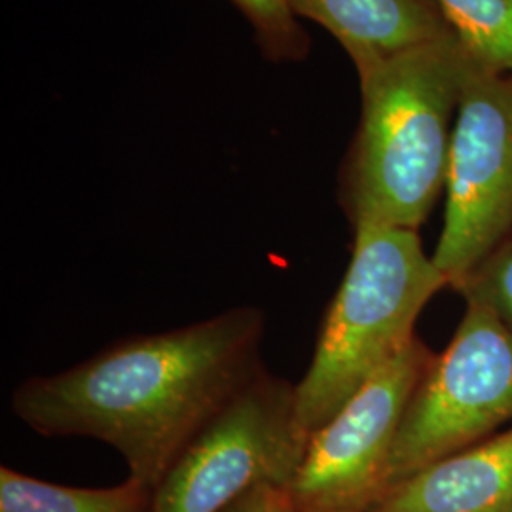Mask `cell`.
Here are the masks:
<instances>
[{
  "label": "cell",
  "mask_w": 512,
  "mask_h": 512,
  "mask_svg": "<svg viewBox=\"0 0 512 512\" xmlns=\"http://www.w3.org/2000/svg\"><path fill=\"white\" fill-rule=\"evenodd\" d=\"M264 313L239 306L181 329L126 338L19 385L12 410L46 437L107 442L152 492L203 427L262 370Z\"/></svg>",
  "instance_id": "cell-1"
},
{
  "label": "cell",
  "mask_w": 512,
  "mask_h": 512,
  "mask_svg": "<svg viewBox=\"0 0 512 512\" xmlns=\"http://www.w3.org/2000/svg\"><path fill=\"white\" fill-rule=\"evenodd\" d=\"M475 61L450 31L359 74L363 114L344 175L353 226L418 230L446 188L459 101Z\"/></svg>",
  "instance_id": "cell-2"
},
{
  "label": "cell",
  "mask_w": 512,
  "mask_h": 512,
  "mask_svg": "<svg viewBox=\"0 0 512 512\" xmlns=\"http://www.w3.org/2000/svg\"><path fill=\"white\" fill-rule=\"evenodd\" d=\"M448 287L418 230L355 224L348 272L330 302L313 359L294 384L296 420L311 435L408 348L425 304Z\"/></svg>",
  "instance_id": "cell-3"
},
{
  "label": "cell",
  "mask_w": 512,
  "mask_h": 512,
  "mask_svg": "<svg viewBox=\"0 0 512 512\" xmlns=\"http://www.w3.org/2000/svg\"><path fill=\"white\" fill-rule=\"evenodd\" d=\"M294 384L264 368L169 467L147 512H226L260 486H289L308 446Z\"/></svg>",
  "instance_id": "cell-4"
},
{
  "label": "cell",
  "mask_w": 512,
  "mask_h": 512,
  "mask_svg": "<svg viewBox=\"0 0 512 512\" xmlns=\"http://www.w3.org/2000/svg\"><path fill=\"white\" fill-rule=\"evenodd\" d=\"M465 304L452 342L435 355L406 406L385 492L512 423V330L484 304Z\"/></svg>",
  "instance_id": "cell-5"
},
{
  "label": "cell",
  "mask_w": 512,
  "mask_h": 512,
  "mask_svg": "<svg viewBox=\"0 0 512 512\" xmlns=\"http://www.w3.org/2000/svg\"><path fill=\"white\" fill-rule=\"evenodd\" d=\"M446 213L433 262L448 287L511 238L512 73L476 67L459 101L446 173Z\"/></svg>",
  "instance_id": "cell-6"
},
{
  "label": "cell",
  "mask_w": 512,
  "mask_h": 512,
  "mask_svg": "<svg viewBox=\"0 0 512 512\" xmlns=\"http://www.w3.org/2000/svg\"><path fill=\"white\" fill-rule=\"evenodd\" d=\"M435 355L414 340L374 374L306 446L289 484L298 512H368L385 494L406 406Z\"/></svg>",
  "instance_id": "cell-7"
},
{
  "label": "cell",
  "mask_w": 512,
  "mask_h": 512,
  "mask_svg": "<svg viewBox=\"0 0 512 512\" xmlns=\"http://www.w3.org/2000/svg\"><path fill=\"white\" fill-rule=\"evenodd\" d=\"M511 505L512 427L404 478L368 512H507Z\"/></svg>",
  "instance_id": "cell-8"
},
{
  "label": "cell",
  "mask_w": 512,
  "mask_h": 512,
  "mask_svg": "<svg viewBox=\"0 0 512 512\" xmlns=\"http://www.w3.org/2000/svg\"><path fill=\"white\" fill-rule=\"evenodd\" d=\"M346 48L359 74L450 33L435 0H287Z\"/></svg>",
  "instance_id": "cell-9"
},
{
  "label": "cell",
  "mask_w": 512,
  "mask_h": 512,
  "mask_svg": "<svg viewBox=\"0 0 512 512\" xmlns=\"http://www.w3.org/2000/svg\"><path fill=\"white\" fill-rule=\"evenodd\" d=\"M150 497L135 478L112 488H73L0 469V512H147Z\"/></svg>",
  "instance_id": "cell-10"
},
{
  "label": "cell",
  "mask_w": 512,
  "mask_h": 512,
  "mask_svg": "<svg viewBox=\"0 0 512 512\" xmlns=\"http://www.w3.org/2000/svg\"><path fill=\"white\" fill-rule=\"evenodd\" d=\"M480 69L512 73V0H435Z\"/></svg>",
  "instance_id": "cell-11"
},
{
  "label": "cell",
  "mask_w": 512,
  "mask_h": 512,
  "mask_svg": "<svg viewBox=\"0 0 512 512\" xmlns=\"http://www.w3.org/2000/svg\"><path fill=\"white\" fill-rule=\"evenodd\" d=\"M249 19L268 59L294 61L308 54V37L300 31L287 0H232Z\"/></svg>",
  "instance_id": "cell-12"
},
{
  "label": "cell",
  "mask_w": 512,
  "mask_h": 512,
  "mask_svg": "<svg viewBox=\"0 0 512 512\" xmlns=\"http://www.w3.org/2000/svg\"><path fill=\"white\" fill-rule=\"evenodd\" d=\"M456 293L465 300L484 304L512 330V238L505 239L492 255L482 260Z\"/></svg>",
  "instance_id": "cell-13"
},
{
  "label": "cell",
  "mask_w": 512,
  "mask_h": 512,
  "mask_svg": "<svg viewBox=\"0 0 512 512\" xmlns=\"http://www.w3.org/2000/svg\"><path fill=\"white\" fill-rule=\"evenodd\" d=\"M226 512H298L289 486H260L243 495Z\"/></svg>",
  "instance_id": "cell-14"
},
{
  "label": "cell",
  "mask_w": 512,
  "mask_h": 512,
  "mask_svg": "<svg viewBox=\"0 0 512 512\" xmlns=\"http://www.w3.org/2000/svg\"><path fill=\"white\" fill-rule=\"evenodd\" d=\"M507 512H512V505H511V509H509V511H507Z\"/></svg>",
  "instance_id": "cell-15"
}]
</instances>
